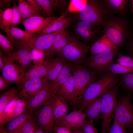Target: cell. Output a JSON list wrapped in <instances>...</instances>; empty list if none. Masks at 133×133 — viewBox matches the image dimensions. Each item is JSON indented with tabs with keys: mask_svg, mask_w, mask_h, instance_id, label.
I'll list each match as a JSON object with an SVG mask.
<instances>
[{
	"mask_svg": "<svg viewBox=\"0 0 133 133\" xmlns=\"http://www.w3.org/2000/svg\"><path fill=\"white\" fill-rule=\"evenodd\" d=\"M102 28L105 35L117 48L124 45L130 35V28L125 18L114 16L109 17Z\"/></svg>",
	"mask_w": 133,
	"mask_h": 133,
	"instance_id": "cell-1",
	"label": "cell"
},
{
	"mask_svg": "<svg viewBox=\"0 0 133 133\" xmlns=\"http://www.w3.org/2000/svg\"><path fill=\"white\" fill-rule=\"evenodd\" d=\"M74 89L72 94L66 99L72 105L80 103L83 94L88 87L96 81L95 75L85 66L71 63Z\"/></svg>",
	"mask_w": 133,
	"mask_h": 133,
	"instance_id": "cell-2",
	"label": "cell"
},
{
	"mask_svg": "<svg viewBox=\"0 0 133 133\" xmlns=\"http://www.w3.org/2000/svg\"><path fill=\"white\" fill-rule=\"evenodd\" d=\"M117 75L108 72L99 80L91 84L84 92L80 102V109L83 111L91 101L118 82Z\"/></svg>",
	"mask_w": 133,
	"mask_h": 133,
	"instance_id": "cell-3",
	"label": "cell"
},
{
	"mask_svg": "<svg viewBox=\"0 0 133 133\" xmlns=\"http://www.w3.org/2000/svg\"><path fill=\"white\" fill-rule=\"evenodd\" d=\"M118 86L111 87L102 95L101 105V115L102 121L101 133H108L114 119L117 101Z\"/></svg>",
	"mask_w": 133,
	"mask_h": 133,
	"instance_id": "cell-4",
	"label": "cell"
},
{
	"mask_svg": "<svg viewBox=\"0 0 133 133\" xmlns=\"http://www.w3.org/2000/svg\"><path fill=\"white\" fill-rule=\"evenodd\" d=\"M90 47L89 45L69 33L67 43L60 53L68 62L81 65L87 57Z\"/></svg>",
	"mask_w": 133,
	"mask_h": 133,
	"instance_id": "cell-5",
	"label": "cell"
},
{
	"mask_svg": "<svg viewBox=\"0 0 133 133\" xmlns=\"http://www.w3.org/2000/svg\"><path fill=\"white\" fill-rule=\"evenodd\" d=\"M80 20L89 22L101 28L108 17L103 11L100 0H87L84 9L79 13Z\"/></svg>",
	"mask_w": 133,
	"mask_h": 133,
	"instance_id": "cell-6",
	"label": "cell"
},
{
	"mask_svg": "<svg viewBox=\"0 0 133 133\" xmlns=\"http://www.w3.org/2000/svg\"><path fill=\"white\" fill-rule=\"evenodd\" d=\"M114 119L126 128L133 129V103L130 94L122 96L117 101Z\"/></svg>",
	"mask_w": 133,
	"mask_h": 133,
	"instance_id": "cell-7",
	"label": "cell"
},
{
	"mask_svg": "<svg viewBox=\"0 0 133 133\" xmlns=\"http://www.w3.org/2000/svg\"><path fill=\"white\" fill-rule=\"evenodd\" d=\"M53 97L51 95L43 105L33 115L38 127L47 133H52L55 125L53 108Z\"/></svg>",
	"mask_w": 133,
	"mask_h": 133,
	"instance_id": "cell-8",
	"label": "cell"
},
{
	"mask_svg": "<svg viewBox=\"0 0 133 133\" xmlns=\"http://www.w3.org/2000/svg\"><path fill=\"white\" fill-rule=\"evenodd\" d=\"M61 30L32 38L26 40L12 43L15 50L19 48L30 50L36 49L46 52L50 48L55 36Z\"/></svg>",
	"mask_w": 133,
	"mask_h": 133,
	"instance_id": "cell-9",
	"label": "cell"
},
{
	"mask_svg": "<svg viewBox=\"0 0 133 133\" xmlns=\"http://www.w3.org/2000/svg\"><path fill=\"white\" fill-rule=\"evenodd\" d=\"M117 54V50L91 55L85 59L83 63L84 66L96 75L105 71Z\"/></svg>",
	"mask_w": 133,
	"mask_h": 133,
	"instance_id": "cell-10",
	"label": "cell"
},
{
	"mask_svg": "<svg viewBox=\"0 0 133 133\" xmlns=\"http://www.w3.org/2000/svg\"><path fill=\"white\" fill-rule=\"evenodd\" d=\"M3 56L4 65L1 71L2 76L10 83L20 88L25 81V68L12 61L5 53Z\"/></svg>",
	"mask_w": 133,
	"mask_h": 133,
	"instance_id": "cell-11",
	"label": "cell"
},
{
	"mask_svg": "<svg viewBox=\"0 0 133 133\" xmlns=\"http://www.w3.org/2000/svg\"><path fill=\"white\" fill-rule=\"evenodd\" d=\"M101 28L89 22L80 20L75 25L74 30L77 37L88 45L94 43L103 33Z\"/></svg>",
	"mask_w": 133,
	"mask_h": 133,
	"instance_id": "cell-12",
	"label": "cell"
},
{
	"mask_svg": "<svg viewBox=\"0 0 133 133\" xmlns=\"http://www.w3.org/2000/svg\"><path fill=\"white\" fill-rule=\"evenodd\" d=\"M49 81L45 77L26 80L20 87L18 96L28 102Z\"/></svg>",
	"mask_w": 133,
	"mask_h": 133,
	"instance_id": "cell-13",
	"label": "cell"
},
{
	"mask_svg": "<svg viewBox=\"0 0 133 133\" xmlns=\"http://www.w3.org/2000/svg\"><path fill=\"white\" fill-rule=\"evenodd\" d=\"M102 9L109 17L117 16L125 18L129 4L128 0H101Z\"/></svg>",
	"mask_w": 133,
	"mask_h": 133,
	"instance_id": "cell-14",
	"label": "cell"
},
{
	"mask_svg": "<svg viewBox=\"0 0 133 133\" xmlns=\"http://www.w3.org/2000/svg\"><path fill=\"white\" fill-rule=\"evenodd\" d=\"M67 13H62L59 17L56 18L47 27L42 31L33 34L32 38L43 35L52 33L66 29L74 21L76 18L72 16H67Z\"/></svg>",
	"mask_w": 133,
	"mask_h": 133,
	"instance_id": "cell-15",
	"label": "cell"
},
{
	"mask_svg": "<svg viewBox=\"0 0 133 133\" xmlns=\"http://www.w3.org/2000/svg\"><path fill=\"white\" fill-rule=\"evenodd\" d=\"M56 18L55 17H45L36 16L23 20L22 23L25 31L33 35L43 30Z\"/></svg>",
	"mask_w": 133,
	"mask_h": 133,
	"instance_id": "cell-16",
	"label": "cell"
},
{
	"mask_svg": "<svg viewBox=\"0 0 133 133\" xmlns=\"http://www.w3.org/2000/svg\"><path fill=\"white\" fill-rule=\"evenodd\" d=\"M84 112L81 109L74 110L66 114L59 122L57 125L66 127L70 130L81 129L87 120Z\"/></svg>",
	"mask_w": 133,
	"mask_h": 133,
	"instance_id": "cell-17",
	"label": "cell"
},
{
	"mask_svg": "<svg viewBox=\"0 0 133 133\" xmlns=\"http://www.w3.org/2000/svg\"><path fill=\"white\" fill-rule=\"evenodd\" d=\"M52 82L49 81L28 103L26 110L31 114L46 102L52 94Z\"/></svg>",
	"mask_w": 133,
	"mask_h": 133,
	"instance_id": "cell-18",
	"label": "cell"
},
{
	"mask_svg": "<svg viewBox=\"0 0 133 133\" xmlns=\"http://www.w3.org/2000/svg\"><path fill=\"white\" fill-rule=\"evenodd\" d=\"M117 48L104 34L100 37L90 47L91 55H95L117 50Z\"/></svg>",
	"mask_w": 133,
	"mask_h": 133,
	"instance_id": "cell-19",
	"label": "cell"
},
{
	"mask_svg": "<svg viewBox=\"0 0 133 133\" xmlns=\"http://www.w3.org/2000/svg\"><path fill=\"white\" fill-rule=\"evenodd\" d=\"M7 55L12 61L25 68L29 66L33 60L31 50L26 49H17Z\"/></svg>",
	"mask_w": 133,
	"mask_h": 133,
	"instance_id": "cell-20",
	"label": "cell"
},
{
	"mask_svg": "<svg viewBox=\"0 0 133 133\" xmlns=\"http://www.w3.org/2000/svg\"><path fill=\"white\" fill-rule=\"evenodd\" d=\"M50 61V58L46 57L45 60L36 63L26 72L24 81L28 79L45 77L48 72Z\"/></svg>",
	"mask_w": 133,
	"mask_h": 133,
	"instance_id": "cell-21",
	"label": "cell"
},
{
	"mask_svg": "<svg viewBox=\"0 0 133 133\" xmlns=\"http://www.w3.org/2000/svg\"><path fill=\"white\" fill-rule=\"evenodd\" d=\"M69 33L66 29H64L57 34L54 38L51 47L46 52V57H51L60 53L67 43Z\"/></svg>",
	"mask_w": 133,
	"mask_h": 133,
	"instance_id": "cell-22",
	"label": "cell"
},
{
	"mask_svg": "<svg viewBox=\"0 0 133 133\" xmlns=\"http://www.w3.org/2000/svg\"><path fill=\"white\" fill-rule=\"evenodd\" d=\"M72 75L71 64L65 59L63 67L55 80L52 82L51 95L54 97L59 87Z\"/></svg>",
	"mask_w": 133,
	"mask_h": 133,
	"instance_id": "cell-23",
	"label": "cell"
},
{
	"mask_svg": "<svg viewBox=\"0 0 133 133\" xmlns=\"http://www.w3.org/2000/svg\"><path fill=\"white\" fill-rule=\"evenodd\" d=\"M47 58H50V61L48 72L45 77L53 82L55 80L62 69L64 59L61 53Z\"/></svg>",
	"mask_w": 133,
	"mask_h": 133,
	"instance_id": "cell-24",
	"label": "cell"
},
{
	"mask_svg": "<svg viewBox=\"0 0 133 133\" xmlns=\"http://www.w3.org/2000/svg\"><path fill=\"white\" fill-rule=\"evenodd\" d=\"M67 101L64 98L58 95L53 97V108L55 125L67 114L68 108Z\"/></svg>",
	"mask_w": 133,
	"mask_h": 133,
	"instance_id": "cell-25",
	"label": "cell"
},
{
	"mask_svg": "<svg viewBox=\"0 0 133 133\" xmlns=\"http://www.w3.org/2000/svg\"><path fill=\"white\" fill-rule=\"evenodd\" d=\"M102 94L91 102L83 112L86 117L93 122L98 121L101 118V105Z\"/></svg>",
	"mask_w": 133,
	"mask_h": 133,
	"instance_id": "cell-26",
	"label": "cell"
},
{
	"mask_svg": "<svg viewBox=\"0 0 133 133\" xmlns=\"http://www.w3.org/2000/svg\"><path fill=\"white\" fill-rule=\"evenodd\" d=\"M33 116V114L26 110L21 115L14 117L8 123L6 128L7 132L9 133L13 132Z\"/></svg>",
	"mask_w": 133,
	"mask_h": 133,
	"instance_id": "cell-27",
	"label": "cell"
},
{
	"mask_svg": "<svg viewBox=\"0 0 133 133\" xmlns=\"http://www.w3.org/2000/svg\"><path fill=\"white\" fill-rule=\"evenodd\" d=\"M6 33V37L12 42L27 40L32 35L16 27H11L9 31Z\"/></svg>",
	"mask_w": 133,
	"mask_h": 133,
	"instance_id": "cell-28",
	"label": "cell"
},
{
	"mask_svg": "<svg viewBox=\"0 0 133 133\" xmlns=\"http://www.w3.org/2000/svg\"><path fill=\"white\" fill-rule=\"evenodd\" d=\"M18 90L16 87H12L2 93L0 96V116L6 106L13 99L18 96Z\"/></svg>",
	"mask_w": 133,
	"mask_h": 133,
	"instance_id": "cell-29",
	"label": "cell"
},
{
	"mask_svg": "<svg viewBox=\"0 0 133 133\" xmlns=\"http://www.w3.org/2000/svg\"><path fill=\"white\" fill-rule=\"evenodd\" d=\"M17 96L12 100L4 108L0 116V127L3 126L14 117L15 101Z\"/></svg>",
	"mask_w": 133,
	"mask_h": 133,
	"instance_id": "cell-30",
	"label": "cell"
},
{
	"mask_svg": "<svg viewBox=\"0 0 133 133\" xmlns=\"http://www.w3.org/2000/svg\"><path fill=\"white\" fill-rule=\"evenodd\" d=\"M74 89V81L72 75L59 87L55 95L63 97L66 100L72 94Z\"/></svg>",
	"mask_w": 133,
	"mask_h": 133,
	"instance_id": "cell-31",
	"label": "cell"
},
{
	"mask_svg": "<svg viewBox=\"0 0 133 133\" xmlns=\"http://www.w3.org/2000/svg\"><path fill=\"white\" fill-rule=\"evenodd\" d=\"M18 1V6L22 16V21L31 17L38 16L26 1L24 0Z\"/></svg>",
	"mask_w": 133,
	"mask_h": 133,
	"instance_id": "cell-32",
	"label": "cell"
},
{
	"mask_svg": "<svg viewBox=\"0 0 133 133\" xmlns=\"http://www.w3.org/2000/svg\"><path fill=\"white\" fill-rule=\"evenodd\" d=\"M105 71L116 75H123L133 72V67H128L116 62L109 65Z\"/></svg>",
	"mask_w": 133,
	"mask_h": 133,
	"instance_id": "cell-33",
	"label": "cell"
},
{
	"mask_svg": "<svg viewBox=\"0 0 133 133\" xmlns=\"http://www.w3.org/2000/svg\"><path fill=\"white\" fill-rule=\"evenodd\" d=\"M37 128L33 116L28 119L20 127L12 133H34Z\"/></svg>",
	"mask_w": 133,
	"mask_h": 133,
	"instance_id": "cell-34",
	"label": "cell"
},
{
	"mask_svg": "<svg viewBox=\"0 0 133 133\" xmlns=\"http://www.w3.org/2000/svg\"><path fill=\"white\" fill-rule=\"evenodd\" d=\"M87 0H71L67 8L66 12L73 13L80 12L85 7Z\"/></svg>",
	"mask_w": 133,
	"mask_h": 133,
	"instance_id": "cell-35",
	"label": "cell"
},
{
	"mask_svg": "<svg viewBox=\"0 0 133 133\" xmlns=\"http://www.w3.org/2000/svg\"><path fill=\"white\" fill-rule=\"evenodd\" d=\"M120 84L129 92L133 93V72L122 75Z\"/></svg>",
	"mask_w": 133,
	"mask_h": 133,
	"instance_id": "cell-36",
	"label": "cell"
},
{
	"mask_svg": "<svg viewBox=\"0 0 133 133\" xmlns=\"http://www.w3.org/2000/svg\"><path fill=\"white\" fill-rule=\"evenodd\" d=\"M0 46L7 55H10L15 51V48L12 43L1 33H0Z\"/></svg>",
	"mask_w": 133,
	"mask_h": 133,
	"instance_id": "cell-37",
	"label": "cell"
},
{
	"mask_svg": "<svg viewBox=\"0 0 133 133\" xmlns=\"http://www.w3.org/2000/svg\"><path fill=\"white\" fill-rule=\"evenodd\" d=\"M41 9L43 14L48 16L52 17L54 16V11L50 0H36Z\"/></svg>",
	"mask_w": 133,
	"mask_h": 133,
	"instance_id": "cell-38",
	"label": "cell"
},
{
	"mask_svg": "<svg viewBox=\"0 0 133 133\" xmlns=\"http://www.w3.org/2000/svg\"><path fill=\"white\" fill-rule=\"evenodd\" d=\"M3 25L5 33L9 31L10 26L12 24L13 17L12 8H7L3 12L2 15Z\"/></svg>",
	"mask_w": 133,
	"mask_h": 133,
	"instance_id": "cell-39",
	"label": "cell"
},
{
	"mask_svg": "<svg viewBox=\"0 0 133 133\" xmlns=\"http://www.w3.org/2000/svg\"><path fill=\"white\" fill-rule=\"evenodd\" d=\"M28 103V102L25 100L20 98L18 96L17 97L13 114L14 117L21 115L26 110Z\"/></svg>",
	"mask_w": 133,
	"mask_h": 133,
	"instance_id": "cell-40",
	"label": "cell"
},
{
	"mask_svg": "<svg viewBox=\"0 0 133 133\" xmlns=\"http://www.w3.org/2000/svg\"><path fill=\"white\" fill-rule=\"evenodd\" d=\"M13 20L11 27H15L18 24L22 22V18L17 2L14 1L13 3L12 7Z\"/></svg>",
	"mask_w": 133,
	"mask_h": 133,
	"instance_id": "cell-41",
	"label": "cell"
},
{
	"mask_svg": "<svg viewBox=\"0 0 133 133\" xmlns=\"http://www.w3.org/2000/svg\"><path fill=\"white\" fill-rule=\"evenodd\" d=\"M116 63L126 66L133 67V58L121 54H117Z\"/></svg>",
	"mask_w": 133,
	"mask_h": 133,
	"instance_id": "cell-42",
	"label": "cell"
},
{
	"mask_svg": "<svg viewBox=\"0 0 133 133\" xmlns=\"http://www.w3.org/2000/svg\"><path fill=\"white\" fill-rule=\"evenodd\" d=\"M52 8L54 11L56 10L65 12L67 5V1L66 0H50Z\"/></svg>",
	"mask_w": 133,
	"mask_h": 133,
	"instance_id": "cell-43",
	"label": "cell"
},
{
	"mask_svg": "<svg viewBox=\"0 0 133 133\" xmlns=\"http://www.w3.org/2000/svg\"><path fill=\"white\" fill-rule=\"evenodd\" d=\"M125 127L121 124L114 119L108 133H128Z\"/></svg>",
	"mask_w": 133,
	"mask_h": 133,
	"instance_id": "cell-44",
	"label": "cell"
},
{
	"mask_svg": "<svg viewBox=\"0 0 133 133\" xmlns=\"http://www.w3.org/2000/svg\"><path fill=\"white\" fill-rule=\"evenodd\" d=\"M83 133H98L93 122L87 120L81 129Z\"/></svg>",
	"mask_w": 133,
	"mask_h": 133,
	"instance_id": "cell-45",
	"label": "cell"
},
{
	"mask_svg": "<svg viewBox=\"0 0 133 133\" xmlns=\"http://www.w3.org/2000/svg\"><path fill=\"white\" fill-rule=\"evenodd\" d=\"M26 1L30 5L38 16H41L43 14L41 8L36 0H27Z\"/></svg>",
	"mask_w": 133,
	"mask_h": 133,
	"instance_id": "cell-46",
	"label": "cell"
},
{
	"mask_svg": "<svg viewBox=\"0 0 133 133\" xmlns=\"http://www.w3.org/2000/svg\"><path fill=\"white\" fill-rule=\"evenodd\" d=\"M53 132L55 133H71L69 129L63 126L56 125L54 128Z\"/></svg>",
	"mask_w": 133,
	"mask_h": 133,
	"instance_id": "cell-47",
	"label": "cell"
},
{
	"mask_svg": "<svg viewBox=\"0 0 133 133\" xmlns=\"http://www.w3.org/2000/svg\"><path fill=\"white\" fill-rule=\"evenodd\" d=\"M10 83L2 76H0V92H1L9 88Z\"/></svg>",
	"mask_w": 133,
	"mask_h": 133,
	"instance_id": "cell-48",
	"label": "cell"
},
{
	"mask_svg": "<svg viewBox=\"0 0 133 133\" xmlns=\"http://www.w3.org/2000/svg\"><path fill=\"white\" fill-rule=\"evenodd\" d=\"M14 1L13 0H0V10L4 11L5 7H8Z\"/></svg>",
	"mask_w": 133,
	"mask_h": 133,
	"instance_id": "cell-49",
	"label": "cell"
},
{
	"mask_svg": "<svg viewBox=\"0 0 133 133\" xmlns=\"http://www.w3.org/2000/svg\"><path fill=\"white\" fill-rule=\"evenodd\" d=\"M130 40L128 46V51L130 56L133 58V37Z\"/></svg>",
	"mask_w": 133,
	"mask_h": 133,
	"instance_id": "cell-50",
	"label": "cell"
},
{
	"mask_svg": "<svg viewBox=\"0 0 133 133\" xmlns=\"http://www.w3.org/2000/svg\"><path fill=\"white\" fill-rule=\"evenodd\" d=\"M3 50L0 48V70L2 71L4 65L3 58Z\"/></svg>",
	"mask_w": 133,
	"mask_h": 133,
	"instance_id": "cell-51",
	"label": "cell"
},
{
	"mask_svg": "<svg viewBox=\"0 0 133 133\" xmlns=\"http://www.w3.org/2000/svg\"><path fill=\"white\" fill-rule=\"evenodd\" d=\"M4 11L0 10V27L1 29L4 31L5 28L3 25L2 17Z\"/></svg>",
	"mask_w": 133,
	"mask_h": 133,
	"instance_id": "cell-52",
	"label": "cell"
},
{
	"mask_svg": "<svg viewBox=\"0 0 133 133\" xmlns=\"http://www.w3.org/2000/svg\"><path fill=\"white\" fill-rule=\"evenodd\" d=\"M34 133H47L39 128H37L35 130Z\"/></svg>",
	"mask_w": 133,
	"mask_h": 133,
	"instance_id": "cell-53",
	"label": "cell"
},
{
	"mask_svg": "<svg viewBox=\"0 0 133 133\" xmlns=\"http://www.w3.org/2000/svg\"><path fill=\"white\" fill-rule=\"evenodd\" d=\"M0 133H8V132L4 129L3 126L0 127Z\"/></svg>",
	"mask_w": 133,
	"mask_h": 133,
	"instance_id": "cell-54",
	"label": "cell"
},
{
	"mask_svg": "<svg viewBox=\"0 0 133 133\" xmlns=\"http://www.w3.org/2000/svg\"><path fill=\"white\" fill-rule=\"evenodd\" d=\"M131 3L132 5V14H133V17L132 18L133 21V0H131Z\"/></svg>",
	"mask_w": 133,
	"mask_h": 133,
	"instance_id": "cell-55",
	"label": "cell"
},
{
	"mask_svg": "<svg viewBox=\"0 0 133 133\" xmlns=\"http://www.w3.org/2000/svg\"><path fill=\"white\" fill-rule=\"evenodd\" d=\"M129 130L128 133H133V129H129Z\"/></svg>",
	"mask_w": 133,
	"mask_h": 133,
	"instance_id": "cell-56",
	"label": "cell"
},
{
	"mask_svg": "<svg viewBox=\"0 0 133 133\" xmlns=\"http://www.w3.org/2000/svg\"><path fill=\"white\" fill-rule=\"evenodd\" d=\"M81 133H83L82 131H81Z\"/></svg>",
	"mask_w": 133,
	"mask_h": 133,
	"instance_id": "cell-57",
	"label": "cell"
},
{
	"mask_svg": "<svg viewBox=\"0 0 133 133\" xmlns=\"http://www.w3.org/2000/svg\"><path fill=\"white\" fill-rule=\"evenodd\" d=\"M132 94H133V93H132Z\"/></svg>",
	"mask_w": 133,
	"mask_h": 133,
	"instance_id": "cell-58",
	"label": "cell"
},
{
	"mask_svg": "<svg viewBox=\"0 0 133 133\" xmlns=\"http://www.w3.org/2000/svg\"></svg>",
	"mask_w": 133,
	"mask_h": 133,
	"instance_id": "cell-59",
	"label": "cell"
}]
</instances>
